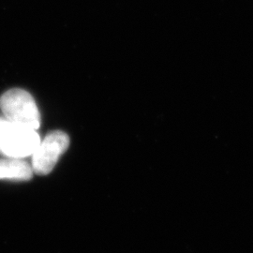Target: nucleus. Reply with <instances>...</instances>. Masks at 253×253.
<instances>
[{
  "instance_id": "20e7f679",
  "label": "nucleus",
  "mask_w": 253,
  "mask_h": 253,
  "mask_svg": "<svg viewBox=\"0 0 253 253\" xmlns=\"http://www.w3.org/2000/svg\"><path fill=\"white\" fill-rule=\"evenodd\" d=\"M33 172L32 165L23 159H0V180H30Z\"/></svg>"
},
{
  "instance_id": "f03ea898",
  "label": "nucleus",
  "mask_w": 253,
  "mask_h": 253,
  "mask_svg": "<svg viewBox=\"0 0 253 253\" xmlns=\"http://www.w3.org/2000/svg\"><path fill=\"white\" fill-rule=\"evenodd\" d=\"M41 143L36 129L0 119V153L8 158L25 159L32 156Z\"/></svg>"
},
{
  "instance_id": "f257e3e1",
  "label": "nucleus",
  "mask_w": 253,
  "mask_h": 253,
  "mask_svg": "<svg viewBox=\"0 0 253 253\" xmlns=\"http://www.w3.org/2000/svg\"><path fill=\"white\" fill-rule=\"evenodd\" d=\"M0 108L6 119L19 126L38 129L41 115L33 97L26 90L13 88L0 97Z\"/></svg>"
},
{
  "instance_id": "7ed1b4c3",
  "label": "nucleus",
  "mask_w": 253,
  "mask_h": 253,
  "mask_svg": "<svg viewBox=\"0 0 253 253\" xmlns=\"http://www.w3.org/2000/svg\"><path fill=\"white\" fill-rule=\"evenodd\" d=\"M69 145L70 138L67 133L60 130L49 133L32 155V169L34 172L39 175H46L52 172Z\"/></svg>"
}]
</instances>
